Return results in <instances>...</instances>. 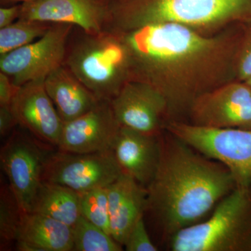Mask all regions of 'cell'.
<instances>
[{
  "label": "cell",
  "instance_id": "1",
  "mask_svg": "<svg viewBox=\"0 0 251 251\" xmlns=\"http://www.w3.org/2000/svg\"><path fill=\"white\" fill-rule=\"evenodd\" d=\"M169 134L160 139L159 164L146 189L147 209L170 238L201 222L237 185L222 163Z\"/></svg>",
  "mask_w": 251,
  "mask_h": 251
},
{
  "label": "cell",
  "instance_id": "2",
  "mask_svg": "<svg viewBox=\"0 0 251 251\" xmlns=\"http://www.w3.org/2000/svg\"><path fill=\"white\" fill-rule=\"evenodd\" d=\"M77 28L69 36L64 65L99 100L111 101L132 80L128 47L119 31L89 33Z\"/></svg>",
  "mask_w": 251,
  "mask_h": 251
},
{
  "label": "cell",
  "instance_id": "3",
  "mask_svg": "<svg viewBox=\"0 0 251 251\" xmlns=\"http://www.w3.org/2000/svg\"><path fill=\"white\" fill-rule=\"evenodd\" d=\"M106 28L129 31L148 25H205L234 18L251 19V0H108Z\"/></svg>",
  "mask_w": 251,
  "mask_h": 251
},
{
  "label": "cell",
  "instance_id": "4",
  "mask_svg": "<svg viewBox=\"0 0 251 251\" xmlns=\"http://www.w3.org/2000/svg\"><path fill=\"white\" fill-rule=\"evenodd\" d=\"M129 51L132 80L153 87L171 62L188 60L210 49L212 41L176 23L120 31Z\"/></svg>",
  "mask_w": 251,
  "mask_h": 251
},
{
  "label": "cell",
  "instance_id": "5",
  "mask_svg": "<svg viewBox=\"0 0 251 251\" xmlns=\"http://www.w3.org/2000/svg\"><path fill=\"white\" fill-rule=\"evenodd\" d=\"M173 251H251V187L237 186L204 221L169 238Z\"/></svg>",
  "mask_w": 251,
  "mask_h": 251
},
{
  "label": "cell",
  "instance_id": "6",
  "mask_svg": "<svg viewBox=\"0 0 251 251\" xmlns=\"http://www.w3.org/2000/svg\"><path fill=\"white\" fill-rule=\"evenodd\" d=\"M169 133L204 156L224 165L237 186L251 187V129L216 128L171 122Z\"/></svg>",
  "mask_w": 251,
  "mask_h": 251
},
{
  "label": "cell",
  "instance_id": "7",
  "mask_svg": "<svg viewBox=\"0 0 251 251\" xmlns=\"http://www.w3.org/2000/svg\"><path fill=\"white\" fill-rule=\"evenodd\" d=\"M122 173L113 150L92 153L59 150L48 157L43 181L62 185L82 193L108 187Z\"/></svg>",
  "mask_w": 251,
  "mask_h": 251
},
{
  "label": "cell",
  "instance_id": "8",
  "mask_svg": "<svg viewBox=\"0 0 251 251\" xmlns=\"http://www.w3.org/2000/svg\"><path fill=\"white\" fill-rule=\"evenodd\" d=\"M74 27L67 23H52L47 32L36 41L0 55V72L17 86L46 78L64 64Z\"/></svg>",
  "mask_w": 251,
  "mask_h": 251
},
{
  "label": "cell",
  "instance_id": "9",
  "mask_svg": "<svg viewBox=\"0 0 251 251\" xmlns=\"http://www.w3.org/2000/svg\"><path fill=\"white\" fill-rule=\"evenodd\" d=\"M25 132L14 129L1 147L0 161L9 187L24 213H30L43 182L49 150Z\"/></svg>",
  "mask_w": 251,
  "mask_h": 251
},
{
  "label": "cell",
  "instance_id": "10",
  "mask_svg": "<svg viewBox=\"0 0 251 251\" xmlns=\"http://www.w3.org/2000/svg\"><path fill=\"white\" fill-rule=\"evenodd\" d=\"M190 109L194 125L251 129V86L236 82L201 94Z\"/></svg>",
  "mask_w": 251,
  "mask_h": 251
},
{
  "label": "cell",
  "instance_id": "11",
  "mask_svg": "<svg viewBox=\"0 0 251 251\" xmlns=\"http://www.w3.org/2000/svg\"><path fill=\"white\" fill-rule=\"evenodd\" d=\"M120 128L110 100H101L82 116L64 122L57 148L72 153L112 150Z\"/></svg>",
  "mask_w": 251,
  "mask_h": 251
},
{
  "label": "cell",
  "instance_id": "12",
  "mask_svg": "<svg viewBox=\"0 0 251 251\" xmlns=\"http://www.w3.org/2000/svg\"><path fill=\"white\" fill-rule=\"evenodd\" d=\"M110 103L121 126L145 134L159 135L161 117L168 110V103L151 85L128 81Z\"/></svg>",
  "mask_w": 251,
  "mask_h": 251
},
{
  "label": "cell",
  "instance_id": "13",
  "mask_svg": "<svg viewBox=\"0 0 251 251\" xmlns=\"http://www.w3.org/2000/svg\"><path fill=\"white\" fill-rule=\"evenodd\" d=\"M44 79L20 86L11 107L18 125L41 142L57 147L64 122L46 92Z\"/></svg>",
  "mask_w": 251,
  "mask_h": 251
},
{
  "label": "cell",
  "instance_id": "14",
  "mask_svg": "<svg viewBox=\"0 0 251 251\" xmlns=\"http://www.w3.org/2000/svg\"><path fill=\"white\" fill-rule=\"evenodd\" d=\"M109 18L107 0H34L21 4L19 19L67 23L89 33L105 29Z\"/></svg>",
  "mask_w": 251,
  "mask_h": 251
},
{
  "label": "cell",
  "instance_id": "15",
  "mask_svg": "<svg viewBox=\"0 0 251 251\" xmlns=\"http://www.w3.org/2000/svg\"><path fill=\"white\" fill-rule=\"evenodd\" d=\"M113 151L123 173L148 188L159 164V135L145 134L121 126Z\"/></svg>",
  "mask_w": 251,
  "mask_h": 251
},
{
  "label": "cell",
  "instance_id": "16",
  "mask_svg": "<svg viewBox=\"0 0 251 251\" xmlns=\"http://www.w3.org/2000/svg\"><path fill=\"white\" fill-rule=\"evenodd\" d=\"M108 194L110 234L124 246L147 209V189L123 173L108 186Z\"/></svg>",
  "mask_w": 251,
  "mask_h": 251
},
{
  "label": "cell",
  "instance_id": "17",
  "mask_svg": "<svg viewBox=\"0 0 251 251\" xmlns=\"http://www.w3.org/2000/svg\"><path fill=\"white\" fill-rule=\"evenodd\" d=\"M44 84L46 92L64 123L82 116L101 100L64 64L47 75Z\"/></svg>",
  "mask_w": 251,
  "mask_h": 251
},
{
  "label": "cell",
  "instance_id": "18",
  "mask_svg": "<svg viewBox=\"0 0 251 251\" xmlns=\"http://www.w3.org/2000/svg\"><path fill=\"white\" fill-rule=\"evenodd\" d=\"M18 250L72 251V227L38 213H24L17 238Z\"/></svg>",
  "mask_w": 251,
  "mask_h": 251
},
{
  "label": "cell",
  "instance_id": "19",
  "mask_svg": "<svg viewBox=\"0 0 251 251\" xmlns=\"http://www.w3.org/2000/svg\"><path fill=\"white\" fill-rule=\"evenodd\" d=\"M31 212L49 216L73 227L81 216L79 193L62 185L43 181Z\"/></svg>",
  "mask_w": 251,
  "mask_h": 251
},
{
  "label": "cell",
  "instance_id": "20",
  "mask_svg": "<svg viewBox=\"0 0 251 251\" xmlns=\"http://www.w3.org/2000/svg\"><path fill=\"white\" fill-rule=\"evenodd\" d=\"M75 251H121L120 243L82 215L72 227Z\"/></svg>",
  "mask_w": 251,
  "mask_h": 251
},
{
  "label": "cell",
  "instance_id": "21",
  "mask_svg": "<svg viewBox=\"0 0 251 251\" xmlns=\"http://www.w3.org/2000/svg\"><path fill=\"white\" fill-rule=\"evenodd\" d=\"M52 23L19 19L0 28V55L34 42L44 35Z\"/></svg>",
  "mask_w": 251,
  "mask_h": 251
},
{
  "label": "cell",
  "instance_id": "22",
  "mask_svg": "<svg viewBox=\"0 0 251 251\" xmlns=\"http://www.w3.org/2000/svg\"><path fill=\"white\" fill-rule=\"evenodd\" d=\"M79 198L81 215L110 234L108 187L79 193Z\"/></svg>",
  "mask_w": 251,
  "mask_h": 251
},
{
  "label": "cell",
  "instance_id": "23",
  "mask_svg": "<svg viewBox=\"0 0 251 251\" xmlns=\"http://www.w3.org/2000/svg\"><path fill=\"white\" fill-rule=\"evenodd\" d=\"M24 212L11 188L2 186L0 199V237L1 244L17 241Z\"/></svg>",
  "mask_w": 251,
  "mask_h": 251
},
{
  "label": "cell",
  "instance_id": "24",
  "mask_svg": "<svg viewBox=\"0 0 251 251\" xmlns=\"http://www.w3.org/2000/svg\"><path fill=\"white\" fill-rule=\"evenodd\" d=\"M127 251H156L158 248L153 244L149 236L144 216L135 225L126 241L125 245Z\"/></svg>",
  "mask_w": 251,
  "mask_h": 251
},
{
  "label": "cell",
  "instance_id": "25",
  "mask_svg": "<svg viewBox=\"0 0 251 251\" xmlns=\"http://www.w3.org/2000/svg\"><path fill=\"white\" fill-rule=\"evenodd\" d=\"M238 74L244 82L251 77V32L247 36L241 52Z\"/></svg>",
  "mask_w": 251,
  "mask_h": 251
},
{
  "label": "cell",
  "instance_id": "26",
  "mask_svg": "<svg viewBox=\"0 0 251 251\" xmlns=\"http://www.w3.org/2000/svg\"><path fill=\"white\" fill-rule=\"evenodd\" d=\"M19 87L6 74L0 72V105H11Z\"/></svg>",
  "mask_w": 251,
  "mask_h": 251
},
{
  "label": "cell",
  "instance_id": "27",
  "mask_svg": "<svg viewBox=\"0 0 251 251\" xmlns=\"http://www.w3.org/2000/svg\"><path fill=\"white\" fill-rule=\"evenodd\" d=\"M18 125L11 105H0V134L1 137L10 135Z\"/></svg>",
  "mask_w": 251,
  "mask_h": 251
},
{
  "label": "cell",
  "instance_id": "28",
  "mask_svg": "<svg viewBox=\"0 0 251 251\" xmlns=\"http://www.w3.org/2000/svg\"><path fill=\"white\" fill-rule=\"evenodd\" d=\"M21 14V5L1 7L0 9V28L5 27L14 23L16 18H19Z\"/></svg>",
  "mask_w": 251,
  "mask_h": 251
},
{
  "label": "cell",
  "instance_id": "29",
  "mask_svg": "<svg viewBox=\"0 0 251 251\" xmlns=\"http://www.w3.org/2000/svg\"><path fill=\"white\" fill-rule=\"evenodd\" d=\"M6 1H23V3H24V2H29V1H34V0H6Z\"/></svg>",
  "mask_w": 251,
  "mask_h": 251
},
{
  "label": "cell",
  "instance_id": "30",
  "mask_svg": "<svg viewBox=\"0 0 251 251\" xmlns=\"http://www.w3.org/2000/svg\"><path fill=\"white\" fill-rule=\"evenodd\" d=\"M247 23H251V19L250 20V21H248Z\"/></svg>",
  "mask_w": 251,
  "mask_h": 251
}]
</instances>
